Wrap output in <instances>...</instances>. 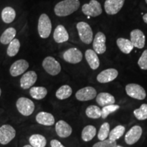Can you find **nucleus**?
<instances>
[{"label":"nucleus","mask_w":147,"mask_h":147,"mask_svg":"<svg viewBox=\"0 0 147 147\" xmlns=\"http://www.w3.org/2000/svg\"><path fill=\"white\" fill-rule=\"evenodd\" d=\"M16 17V12L12 7H5L1 12V18L5 23H11Z\"/></svg>","instance_id":"a878e982"},{"label":"nucleus","mask_w":147,"mask_h":147,"mask_svg":"<svg viewBox=\"0 0 147 147\" xmlns=\"http://www.w3.org/2000/svg\"><path fill=\"white\" fill-rule=\"evenodd\" d=\"M38 31L41 38L46 39L50 36L52 31V23L47 14H42L40 15L38 20Z\"/></svg>","instance_id":"f03ea898"},{"label":"nucleus","mask_w":147,"mask_h":147,"mask_svg":"<svg viewBox=\"0 0 147 147\" xmlns=\"http://www.w3.org/2000/svg\"><path fill=\"white\" fill-rule=\"evenodd\" d=\"M117 45L121 52L125 54H129L134 48L131 40L123 38H118L117 40Z\"/></svg>","instance_id":"5701e85b"},{"label":"nucleus","mask_w":147,"mask_h":147,"mask_svg":"<svg viewBox=\"0 0 147 147\" xmlns=\"http://www.w3.org/2000/svg\"><path fill=\"white\" fill-rule=\"evenodd\" d=\"M125 131V128L123 125H117L110 131L109 140L112 141H117V140L123 136Z\"/></svg>","instance_id":"7c9ffc66"},{"label":"nucleus","mask_w":147,"mask_h":147,"mask_svg":"<svg viewBox=\"0 0 147 147\" xmlns=\"http://www.w3.org/2000/svg\"><path fill=\"white\" fill-rule=\"evenodd\" d=\"M42 67L51 76H56L61 70L60 63L53 57H47L42 61Z\"/></svg>","instance_id":"39448f33"},{"label":"nucleus","mask_w":147,"mask_h":147,"mask_svg":"<svg viewBox=\"0 0 147 147\" xmlns=\"http://www.w3.org/2000/svg\"><path fill=\"white\" fill-rule=\"evenodd\" d=\"M1 88H0V97H1Z\"/></svg>","instance_id":"a19ab883"},{"label":"nucleus","mask_w":147,"mask_h":147,"mask_svg":"<svg viewBox=\"0 0 147 147\" xmlns=\"http://www.w3.org/2000/svg\"><path fill=\"white\" fill-rule=\"evenodd\" d=\"M109 134H110V125L108 123L105 122L101 125L100 130H99L97 137H98V139L100 140V141L104 140H106V138L108 137Z\"/></svg>","instance_id":"72a5a7b5"},{"label":"nucleus","mask_w":147,"mask_h":147,"mask_svg":"<svg viewBox=\"0 0 147 147\" xmlns=\"http://www.w3.org/2000/svg\"><path fill=\"white\" fill-rule=\"evenodd\" d=\"M106 38L105 34L102 32H97L95 35L94 40L93 42V51L97 54L102 55L104 54L106 51Z\"/></svg>","instance_id":"9d476101"},{"label":"nucleus","mask_w":147,"mask_h":147,"mask_svg":"<svg viewBox=\"0 0 147 147\" xmlns=\"http://www.w3.org/2000/svg\"><path fill=\"white\" fill-rule=\"evenodd\" d=\"M29 142L33 147H45L47 145V139L40 134H33L29 138Z\"/></svg>","instance_id":"cd10ccee"},{"label":"nucleus","mask_w":147,"mask_h":147,"mask_svg":"<svg viewBox=\"0 0 147 147\" xmlns=\"http://www.w3.org/2000/svg\"><path fill=\"white\" fill-rule=\"evenodd\" d=\"M120 108V106L117 105V104H112V105H108L104 106L102 109V118L105 119L108 117V116L110 115L114 112L117 111Z\"/></svg>","instance_id":"f704fd0d"},{"label":"nucleus","mask_w":147,"mask_h":147,"mask_svg":"<svg viewBox=\"0 0 147 147\" xmlns=\"http://www.w3.org/2000/svg\"><path fill=\"white\" fill-rule=\"evenodd\" d=\"M119 72L116 69L109 68L101 71L97 76V80L100 83H107L115 80Z\"/></svg>","instance_id":"dca6fc26"},{"label":"nucleus","mask_w":147,"mask_h":147,"mask_svg":"<svg viewBox=\"0 0 147 147\" xmlns=\"http://www.w3.org/2000/svg\"><path fill=\"white\" fill-rule=\"evenodd\" d=\"M51 147H64L63 144L61 143L57 140H52L51 141Z\"/></svg>","instance_id":"4c0bfd02"},{"label":"nucleus","mask_w":147,"mask_h":147,"mask_svg":"<svg viewBox=\"0 0 147 147\" xmlns=\"http://www.w3.org/2000/svg\"><path fill=\"white\" fill-rule=\"evenodd\" d=\"M37 79H38V75L36 71H27L22 76L20 80V86L23 89H28L36 83Z\"/></svg>","instance_id":"2eb2a0df"},{"label":"nucleus","mask_w":147,"mask_h":147,"mask_svg":"<svg viewBox=\"0 0 147 147\" xmlns=\"http://www.w3.org/2000/svg\"><path fill=\"white\" fill-rule=\"evenodd\" d=\"M47 89L44 87H33L29 90V94L35 100H42L47 96Z\"/></svg>","instance_id":"bb28decb"},{"label":"nucleus","mask_w":147,"mask_h":147,"mask_svg":"<svg viewBox=\"0 0 147 147\" xmlns=\"http://www.w3.org/2000/svg\"><path fill=\"white\" fill-rule=\"evenodd\" d=\"M23 147H33V146H31V145H25V146H24Z\"/></svg>","instance_id":"ea45409f"},{"label":"nucleus","mask_w":147,"mask_h":147,"mask_svg":"<svg viewBox=\"0 0 147 147\" xmlns=\"http://www.w3.org/2000/svg\"><path fill=\"white\" fill-rule=\"evenodd\" d=\"M53 38L57 43H63L67 42L69 40V34L65 27L59 25L55 29Z\"/></svg>","instance_id":"6ab92c4d"},{"label":"nucleus","mask_w":147,"mask_h":147,"mask_svg":"<svg viewBox=\"0 0 147 147\" xmlns=\"http://www.w3.org/2000/svg\"><path fill=\"white\" fill-rule=\"evenodd\" d=\"M85 113L89 118L97 119L102 117V109L97 106L91 105L87 108Z\"/></svg>","instance_id":"c756f323"},{"label":"nucleus","mask_w":147,"mask_h":147,"mask_svg":"<svg viewBox=\"0 0 147 147\" xmlns=\"http://www.w3.org/2000/svg\"><path fill=\"white\" fill-rule=\"evenodd\" d=\"M76 98L80 102H86L94 99L97 96V91L92 87H85L79 89L76 93Z\"/></svg>","instance_id":"f8f14e48"},{"label":"nucleus","mask_w":147,"mask_h":147,"mask_svg":"<svg viewBox=\"0 0 147 147\" xmlns=\"http://www.w3.org/2000/svg\"><path fill=\"white\" fill-rule=\"evenodd\" d=\"M125 91L130 97L138 100H144L146 97V91L142 86L138 84L131 83L127 84Z\"/></svg>","instance_id":"423d86ee"},{"label":"nucleus","mask_w":147,"mask_h":147,"mask_svg":"<svg viewBox=\"0 0 147 147\" xmlns=\"http://www.w3.org/2000/svg\"><path fill=\"white\" fill-rule=\"evenodd\" d=\"M134 115L138 120L144 121L147 119V104H142L139 108L134 110Z\"/></svg>","instance_id":"473e14b6"},{"label":"nucleus","mask_w":147,"mask_h":147,"mask_svg":"<svg viewBox=\"0 0 147 147\" xmlns=\"http://www.w3.org/2000/svg\"><path fill=\"white\" fill-rule=\"evenodd\" d=\"M125 0H106L104 8L109 15H115L122 9Z\"/></svg>","instance_id":"ddd939ff"},{"label":"nucleus","mask_w":147,"mask_h":147,"mask_svg":"<svg viewBox=\"0 0 147 147\" xmlns=\"http://www.w3.org/2000/svg\"><path fill=\"white\" fill-rule=\"evenodd\" d=\"M145 1H146V3H147V0H145Z\"/></svg>","instance_id":"79ce46f5"},{"label":"nucleus","mask_w":147,"mask_h":147,"mask_svg":"<svg viewBox=\"0 0 147 147\" xmlns=\"http://www.w3.org/2000/svg\"><path fill=\"white\" fill-rule=\"evenodd\" d=\"M117 147H123V146H117Z\"/></svg>","instance_id":"37998d69"},{"label":"nucleus","mask_w":147,"mask_h":147,"mask_svg":"<svg viewBox=\"0 0 147 147\" xmlns=\"http://www.w3.org/2000/svg\"><path fill=\"white\" fill-rule=\"evenodd\" d=\"M85 58L90 67L93 70L97 69L100 66V59L97 54L93 50L88 49L85 52Z\"/></svg>","instance_id":"4be33fe9"},{"label":"nucleus","mask_w":147,"mask_h":147,"mask_svg":"<svg viewBox=\"0 0 147 147\" xmlns=\"http://www.w3.org/2000/svg\"><path fill=\"white\" fill-rule=\"evenodd\" d=\"M142 18H143V21H144V23L147 24V13H146V14H145L143 16Z\"/></svg>","instance_id":"58836bf2"},{"label":"nucleus","mask_w":147,"mask_h":147,"mask_svg":"<svg viewBox=\"0 0 147 147\" xmlns=\"http://www.w3.org/2000/svg\"><path fill=\"white\" fill-rule=\"evenodd\" d=\"M96 102L99 106L104 107V106L112 105L115 104V98L113 95L109 93L102 92L96 96Z\"/></svg>","instance_id":"412c9836"},{"label":"nucleus","mask_w":147,"mask_h":147,"mask_svg":"<svg viewBox=\"0 0 147 147\" xmlns=\"http://www.w3.org/2000/svg\"><path fill=\"white\" fill-rule=\"evenodd\" d=\"M36 120L39 124L45 126H52L55 122L54 116L47 112H40L38 113L36 117Z\"/></svg>","instance_id":"aec40b11"},{"label":"nucleus","mask_w":147,"mask_h":147,"mask_svg":"<svg viewBox=\"0 0 147 147\" xmlns=\"http://www.w3.org/2000/svg\"><path fill=\"white\" fill-rule=\"evenodd\" d=\"M97 129L93 125H87L84 127L82 131L81 137L84 142H89L95 136Z\"/></svg>","instance_id":"393cba45"},{"label":"nucleus","mask_w":147,"mask_h":147,"mask_svg":"<svg viewBox=\"0 0 147 147\" xmlns=\"http://www.w3.org/2000/svg\"><path fill=\"white\" fill-rule=\"evenodd\" d=\"M142 134V129L140 126L135 125L127 132L125 141L129 145L134 144L139 140Z\"/></svg>","instance_id":"9b49d317"},{"label":"nucleus","mask_w":147,"mask_h":147,"mask_svg":"<svg viewBox=\"0 0 147 147\" xmlns=\"http://www.w3.org/2000/svg\"><path fill=\"white\" fill-rule=\"evenodd\" d=\"M76 28L80 40L86 45L91 44L93 41V34L89 24L85 22H79L77 23Z\"/></svg>","instance_id":"7ed1b4c3"},{"label":"nucleus","mask_w":147,"mask_h":147,"mask_svg":"<svg viewBox=\"0 0 147 147\" xmlns=\"http://www.w3.org/2000/svg\"><path fill=\"white\" fill-rule=\"evenodd\" d=\"M82 11L86 16L96 17L102 13V8L99 1L97 0H91L89 3H85L82 5Z\"/></svg>","instance_id":"0eeeda50"},{"label":"nucleus","mask_w":147,"mask_h":147,"mask_svg":"<svg viewBox=\"0 0 147 147\" xmlns=\"http://www.w3.org/2000/svg\"><path fill=\"white\" fill-rule=\"evenodd\" d=\"M131 42L133 43L134 47L137 49H143L145 46L146 38L142 31L140 29H134L130 33Z\"/></svg>","instance_id":"f3484780"},{"label":"nucleus","mask_w":147,"mask_h":147,"mask_svg":"<svg viewBox=\"0 0 147 147\" xmlns=\"http://www.w3.org/2000/svg\"><path fill=\"white\" fill-rule=\"evenodd\" d=\"M79 0H63L55 6V13L57 16H67L76 12L80 8Z\"/></svg>","instance_id":"f257e3e1"},{"label":"nucleus","mask_w":147,"mask_h":147,"mask_svg":"<svg viewBox=\"0 0 147 147\" xmlns=\"http://www.w3.org/2000/svg\"><path fill=\"white\" fill-rule=\"evenodd\" d=\"M55 131L58 136L65 138L71 135L72 133V128L65 121L60 120L55 125Z\"/></svg>","instance_id":"a211bd4d"},{"label":"nucleus","mask_w":147,"mask_h":147,"mask_svg":"<svg viewBox=\"0 0 147 147\" xmlns=\"http://www.w3.org/2000/svg\"><path fill=\"white\" fill-rule=\"evenodd\" d=\"M15 136V129L10 125H3L0 127V144H8Z\"/></svg>","instance_id":"6e6552de"},{"label":"nucleus","mask_w":147,"mask_h":147,"mask_svg":"<svg viewBox=\"0 0 147 147\" xmlns=\"http://www.w3.org/2000/svg\"><path fill=\"white\" fill-rule=\"evenodd\" d=\"M64 147H65V146H64Z\"/></svg>","instance_id":"c03bdc74"},{"label":"nucleus","mask_w":147,"mask_h":147,"mask_svg":"<svg viewBox=\"0 0 147 147\" xmlns=\"http://www.w3.org/2000/svg\"><path fill=\"white\" fill-rule=\"evenodd\" d=\"M117 144L116 141H112L110 140H104L100 141L93 145V147H117Z\"/></svg>","instance_id":"c9c22d12"},{"label":"nucleus","mask_w":147,"mask_h":147,"mask_svg":"<svg viewBox=\"0 0 147 147\" xmlns=\"http://www.w3.org/2000/svg\"><path fill=\"white\" fill-rule=\"evenodd\" d=\"M16 31L14 27H9L5 29L0 37V42L2 45H9L15 38Z\"/></svg>","instance_id":"b1692460"},{"label":"nucleus","mask_w":147,"mask_h":147,"mask_svg":"<svg viewBox=\"0 0 147 147\" xmlns=\"http://www.w3.org/2000/svg\"><path fill=\"white\" fill-rule=\"evenodd\" d=\"M16 108L18 111L22 115L28 117L32 115L34 112L35 105L34 103L30 99L27 97H20L16 101Z\"/></svg>","instance_id":"20e7f679"},{"label":"nucleus","mask_w":147,"mask_h":147,"mask_svg":"<svg viewBox=\"0 0 147 147\" xmlns=\"http://www.w3.org/2000/svg\"><path fill=\"white\" fill-rule=\"evenodd\" d=\"M71 94H72V89L70 86L65 84L59 88L55 95H56L57 98L59 100H63L68 98L71 96Z\"/></svg>","instance_id":"c85d7f7f"},{"label":"nucleus","mask_w":147,"mask_h":147,"mask_svg":"<svg viewBox=\"0 0 147 147\" xmlns=\"http://www.w3.org/2000/svg\"><path fill=\"white\" fill-rule=\"evenodd\" d=\"M138 64L143 70H147V49L142 53L138 61Z\"/></svg>","instance_id":"e433bc0d"},{"label":"nucleus","mask_w":147,"mask_h":147,"mask_svg":"<svg viewBox=\"0 0 147 147\" xmlns=\"http://www.w3.org/2000/svg\"><path fill=\"white\" fill-rule=\"evenodd\" d=\"M29 63L25 59H19L16 61L10 66V75L13 77H16L23 74L29 68Z\"/></svg>","instance_id":"4468645a"},{"label":"nucleus","mask_w":147,"mask_h":147,"mask_svg":"<svg viewBox=\"0 0 147 147\" xmlns=\"http://www.w3.org/2000/svg\"><path fill=\"white\" fill-rule=\"evenodd\" d=\"M63 59L67 63L76 64L80 63L82 59V53L76 48H70L64 52Z\"/></svg>","instance_id":"1a4fd4ad"},{"label":"nucleus","mask_w":147,"mask_h":147,"mask_svg":"<svg viewBox=\"0 0 147 147\" xmlns=\"http://www.w3.org/2000/svg\"><path fill=\"white\" fill-rule=\"evenodd\" d=\"M21 44L18 39H14L9 44L8 49H7V55L9 57H14L18 54L19 51Z\"/></svg>","instance_id":"2f4dec72"}]
</instances>
